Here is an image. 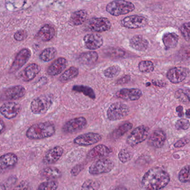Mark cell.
<instances>
[{
  "instance_id": "obj_1",
  "label": "cell",
  "mask_w": 190,
  "mask_h": 190,
  "mask_svg": "<svg viewBox=\"0 0 190 190\" xmlns=\"http://www.w3.org/2000/svg\"><path fill=\"white\" fill-rule=\"evenodd\" d=\"M170 181V175L166 171L160 167H153L144 175L142 185L146 190H160Z\"/></svg>"
},
{
  "instance_id": "obj_2",
  "label": "cell",
  "mask_w": 190,
  "mask_h": 190,
  "mask_svg": "<svg viewBox=\"0 0 190 190\" xmlns=\"http://www.w3.org/2000/svg\"><path fill=\"white\" fill-rule=\"evenodd\" d=\"M55 133L54 124L50 122L36 123L27 129L26 135L30 139L40 140L53 136Z\"/></svg>"
},
{
  "instance_id": "obj_3",
  "label": "cell",
  "mask_w": 190,
  "mask_h": 190,
  "mask_svg": "<svg viewBox=\"0 0 190 190\" xmlns=\"http://www.w3.org/2000/svg\"><path fill=\"white\" fill-rule=\"evenodd\" d=\"M54 100V96L51 94L41 95L31 102V111L34 114H44L53 105Z\"/></svg>"
},
{
  "instance_id": "obj_4",
  "label": "cell",
  "mask_w": 190,
  "mask_h": 190,
  "mask_svg": "<svg viewBox=\"0 0 190 190\" xmlns=\"http://www.w3.org/2000/svg\"><path fill=\"white\" fill-rule=\"evenodd\" d=\"M135 9L133 3L123 0L111 1L106 6V11L114 16L126 15L134 11Z\"/></svg>"
},
{
  "instance_id": "obj_5",
  "label": "cell",
  "mask_w": 190,
  "mask_h": 190,
  "mask_svg": "<svg viewBox=\"0 0 190 190\" xmlns=\"http://www.w3.org/2000/svg\"><path fill=\"white\" fill-rule=\"evenodd\" d=\"M129 113V109L127 105L122 103L116 102L110 105L107 111V115L109 120L114 121L126 118Z\"/></svg>"
},
{
  "instance_id": "obj_6",
  "label": "cell",
  "mask_w": 190,
  "mask_h": 190,
  "mask_svg": "<svg viewBox=\"0 0 190 190\" xmlns=\"http://www.w3.org/2000/svg\"><path fill=\"white\" fill-rule=\"evenodd\" d=\"M114 167L113 161L107 158H101L91 164L89 172L91 175H99L110 172Z\"/></svg>"
},
{
  "instance_id": "obj_7",
  "label": "cell",
  "mask_w": 190,
  "mask_h": 190,
  "mask_svg": "<svg viewBox=\"0 0 190 190\" xmlns=\"http://www.w3.org/2000/svg\"><path fill=\"white\" fill-rule=\"evenodd\" d=\"M149 129L145 126H140L133 130L127 138V144L131 146H135L144 142L148 137Z\"/></svg>"
},
{
  "instance_id": "obj_8",
  "label": "cell",
  "mask_w": 190,
  "mask_h": 190,
  "mask_svg": "<svg viewBox=\"0 0 190 190\" xmlns=\"http://www.w3.org/2000/svg\"><path fill=\"white\" fill-rule=\"evenodd\" d=\"M148 22V20L145 16L134 15L124 18L120 21V24L128 29H138L146 26Z\"/></svg>"
},
{
  "instance_id": "obj_9",
  "label": "cell",
  "mask_w": 190,
  "mask_h": 190,
  "mask_svg": "<svg viewBox=\"0 0 190 190\" xmlns=\"http://www.w3.org/2000/svg\"><path fill=\"white\" fill-rule=\"evenodd\" d=\"M87 120L84 117H77L67 121L63 127V131L66 133H74L84 128Z\"/></svg>"
},
{
  "instance_id": "obj_10",
  "label": "cell",
  "mask_w": 190,
  "mask_h": 190,
  "mask_svg": "<svg viewBox=\"0 0 190 190\" xmlns=\"http://www.w3.org/2000/svg\"><path fill=\"white\" fill-rule=\"evenodd\" d=\"M102 136L98 133L89 132L79 135L74 139V143L80 146H89L99 142Z\"/></svg>"
},
{
  "instance_id": "obj_11",
  "label": "cell",
  "mask_w": 190,
  "mask_h": 190,
  "mask_svg": "<svg viewBox=\"0 0 190 190\" xmlns=\"http://www.w3.org/2000/svg\"><path fill=\"white\" fill-rule=\"evenodd\" d=\"M111 21L105 18H94L88 23V27L94 32H104L111 29Z\"/></svg>"
},
{
  "instance_id": "obj_12",
  "label": "cell",
  "mask_w": 190,
  "mask_h": 190,
  "mask_svg": "<svg viewBox=\"0 0 190 190\" xmlns=\"http://www.w3.org/2000/svg\"><path fill=\"white\" fill-rule=\"evenodd\" d=\"M188 70L184 67H175L168 71L167 78L173 84H178L183 82L187 78Z\"/></svg>"
},
{
  "instance_id": "obj_13",
  "label": "cell",
  "mask_w": 190,
  "mask_h": 190,
  "mask_svg": "<svg viewBox=\"0 0 190 190\" xmlns=\"http://www.w3.org/2000/svg\"><path fill=\"white\" fill-rule=\"evenodd\" d=\"M31 55V53L29 49L25 48L20 50L16 56L10 71L11 73H15L19 70L21 67H23L29 61Z\"/></svg>"
},
{
  "instance_id": "obj_14",
  "label": "cell",
  "mask_w": 190,
  "mask_h": 190,
  "mask_svg": "<svg viewBox=\"0 0 190 190\" xmlns=\"http://www.w3.org/2000/svg\"><path fill=\"white\" fill-rule=\"evenodd\" d=\"M21 108V105L17 103H6L0 107V113L7 119H11L18 115Z\"/></svg>"
},
{
  "instance_id": "obj_15",
  "label": "cell",
  "mask_w": 190,
  "mask_h": 190,
  "mask_svg": "<svg viewBox=\"0 0 190 190\" xmlns=\"http://www.w3.org/2000/svg\"><path fill=\"white\" fill-rule=\"evenodd\" d=\"M116 97L125 100H137L142 96V92L137 88H124L118 91L115 93Z\"/></svg>"
},
{
  "instance_id": "obj_16",
  "label": "cell",
  "mask_w": 190,
  "mask_h": 190,
  "mask_svg": "<svg viewBox=\"0 0 190 190\" xmlns=\"http://www.w3.org/2000/svg\"><path fill=\"white\" fill-rule=\"evenodd\" d=\"M85 47L91 50H97L102 46L103 38L99 34H89L83 38Z\"/></svg>"
},
{
  "instance_id": "obj_17",
  "label": "cell",
  "mask_w": 190,
  "mask_h": 190,
  "mask_svg": "<svg viewBox=\"0 0 190 190\" xmlns=\"http://www.w3.org/2000/svg\"><path fill=\"white\" fill-rule=\"evenodd\" d=\"M165 132L161 129H157L150 135L148 144L151 147L155 148H160L164 146L166 140Z\"/></svg>"
},
{
  "instance_id": "obj_18",
  "label": "cell",
  "mask_w": 190,
  "mask_h": 190,
  "mask_svg": "<svg viewBox=\"0 0 190 190\" xmlns=\"http://www.w3.org/2000/svg\"><path fill=\"white\" fill-rule=\"evenodd\" d=\"M25 93L26 90L24 87L21 85H16L7 89L1 98L3 100H17L22 98Z\"/></svg>"
},
{
  "instance_id": "obj_19",
  "label": "cell",
  "mask_w": 190,
  "mask_h": 190,
  "mask_svg": "<svg viewBox=\"0 0 190 190\" xmlns=\"http://www.w3.org/2000/svg\"><path fill=\"white\" fill-rule=\"evenodd\" d=\"M41 70V67L37 64L32 63L27 65L18 76L24 82H30L35 78Z\"/></svg>"
},
{
  "instance_id": "obj_20",
  "label": "cell",
  "mask_w": 190,
  "mask_h": 190,
  "mask_svg": "<svg viewBox=\"0 0 190 190\" xmlns=\"http://www.w3.org/2000/svg\"><path fill=\"white\" fill-rule=\"evenodd\" d=\"M18 161V156L13 153H8L0 156V173L14 167Z\"/></svg>"
},
{
  "instance_id": "obj_21",
  "label": "cell",
  "mask_w": 190,
  "mask_h": 190,
  "mask_svg": "<svg viewBox=\"0 0 190 190\" xmlns=\"http://www.w3.org/2000/svg\"><path fill=\"white\" fill-rule=\"evenodd\" d=\"M67 63L66 59L64 58L57 59L47 68V73L50 76H56L63 71L67 67Z\"/></svg>"
},
{
  "instance_id": "obj_22",
  "label": "cell",
  "mask_w": 190,
  "mask_h": 190,
  "mask_svg": "<svg viewBox=\"0 0 190 190\" xmlns=\"http://www.w3.org/2000/svg\"><path fill=\"white\" fill-rule=\"evenodd\" d=\"M130 46L135 50L139 51H144L148 49L149 42L144 36L135 35L129 41Z\"/></svg>"
},
{
  "instance_id": "obj_23",
  "label": "cell",
  "mask_w": 190,
  "mask_h": 190,
  "mask_svg": "<svg viewBox=\"0 0 190 190\" xmlns=\"http://www.w3.org/2000/svg\"><path fill=\"white\" fill-rule=\"evenodd\" d=\"M64 150L60 146H56L50 149L44 156L43 162L47 164H55L62 157Z\"/></svg>"
},
{
  "instance_id": "obj_24",
  "label": "cell",
  "mask_w": 190,
  "mask_h": 190,
  "mask_svg": "<svg viewBox=\"0 0 190 190\" xmlns=\"http://www.w3.org/2000/svg\"><path fill=\"white\" fill-rule=\"evenodd\" d=\"M111 151L108 147L103 144H99L94 147L88 152V159H94L96 158H103L110 155Z\"/></svg>"
},
{
  "instance_id": "obj_25",
  "label": "cell",
  "mask_w": 190,
  "mask_h": 190,
  "mask_svg": "<svg viewBox=\"0 0 190 190\" xmlns=\"http://www.w3.org/2000/svg\"><path fill=\"white\" fill-rule=\"evenodd\" d=\"M179 35L175 32H167L164 34L162 41L166 49L169 50L175 48L179 42Z\"/></svg>"
},
{
  "instance_id": "obj_26",
  "label": "cell",
  "mask_w": 190,
  "mask_h": 190,
  "mask_svg": "<svg viewBox=\"0 0 190 190\" xmlns=\"http://www.w3.org/2000/svg\"><path fill=\"white\" fill-rule=\"evenodd\" d=\"M88 17V13L85 10H80L74 12L71 15L70 23L73 26H79L85 22Z\"/></svg>"
},
{
  "instance_id": "obj_27",
  "label": "cell",
  "mask_w": 190,
  "mask_h": 190,
  "mask_svg": "<svg viewBox=\"0 0 190 190\" xmlns=\"http://www.w3.org/2000/svg\"><path fill=\"white\" fill-rule=\"evenodd\" d=\"M55 30L50 25L46 24L42 27L38 33V37L42 41H49L54 38L55 35Z\"/></svg>"
},
{
  "instance_id": "obj_28",
  "label": "cell",
  "mask_w": 190,
  "mask_h": 190,
  "mask_svg": "<svg viewBox=\"0 0 190 190\" xmlns=\"http://www.w3.org/2000/svg\"><path fill=\"white\" fill-rule=\"evenodd\" d=\"M99 58L98 54L94 51H90L82 53L79 56V61L82 64L91 65L97 62Z\"/></svg>"
},
{
  "instance_id": "obj_29",
  "label": "cell",
  "mask_w": 190,
  "mask_h": 190,
  "mask_svg": "<svg viewBox=\"0 0 190 190\" xmlns=\"http://www.w3.org/2000/svg\"><path fill=\"white\" fill-rule=\"evenodd\" d=\"M41 175L49 180H55L61 177L62 172L55 167H47L41 171Z\"/></svg>"
},
{
  "instance_id": "obj_30",
  "label": "cell",
  "mask_w": 190,
  "mask_h": 190,
  "mask_svg": "<svg viewBox=\"0 0 190 190\" xmlns=\"http://www.w3.org/2000/svg\"><path fill=\"white\" fill-rule=\"evenodd\" d=\"M133 127V124L131 123H126L118 127L114 130L112 133V137L114 139H118L125 135L127 132L130 131Z\"/></svg>"
},
{
  "instance_id": "obj_31",
  "label": "cell",
  "mask_w": 190,
  "mask_h": 190,
  "mask_svg": "<svg viewBox=\"0 0 190 190\" xmlns=\"http://www.w3.org/2000/svg\"><path fill=\"white\" fill-rule=\"evenodd\" d=\"M79 74V70L75 67H71L60 77V80L62 82H66L76 78Z\"/></svg>"
},
{
  "instance_id": "obj_32",
  "label": "cell",
  "mask_w": 190,
  "mask_h": 190,
  "mask_svg": "<svg viewBox=\"0 0 190 190\" xmlns=\"http://www.w3.org/2000/svg\"><path fill=\"white\" fill-rule=\"evenodd\" d=\"M73 91L79 93H82L92 99H95V98H96V95L93 89L88 86L74 85L73 87Z\"/></svg>"
},
{
  "instance_id": "obj_33",
  "label": "cell",
  "mask_w": 190,
  "mask_h": 190,
  "mask_svg": "<svg viewBox=\"0 0 190 190\" xmlns=\"http://www.w3.org/2000/svg\"><path fill=\"white\" fill-rule=\"evenodd\" d=\"M56 55L57 51L54 47H48L41 52L40 55V58L43 62H50L55 58Z\"/></svg>"
},
{
  "instance_id": "obj_34",
  "label": "cell",
  "mask_w": 190,
  "mask_h": 190,
  "mask_svg": "<svg viewBox=\"0 0 190 190\" xmlns=\"http://www.w3.org/2000/svg\"><path fill=\"white\" fill-rule=\"evenodd\" d=\"M176 99L179 100L183 103H188L190 102V90L180 89L176 91L175 93Z\"/></svg>"
},
{
  "instance_id": "obj_35",
  "label": "cell",
  "mask_w": 190,
  "mask_h": 190,
  "mask_svg": "<svg viewBox=\"0 0 190 190\" xmlns=\"http://www.w3.org/2000/svg\"><path fill=\"white\" fill-rule=\"evenodd\" d=\"M138 68L141 73H149L154 70L155 65L151 61L144 60L139 63Z\"/></svg>"
},
{
  "instance_id": "obj_36",
  "label": "cell",
  "mask_w": 190,
  "mask_h": 190,
  "mask_svg": "<svg viewBox=\"0 0 190 190\" xmlns=\"http://www.w3.org/2000/svg\"><path fill=\"white\" fill-rule=\"evenodd\" d=\"M58 187V182L55 180H48L41 183L37 190H56Z\"/></svg>"
},
{
  "instance_id": "obj_37",
  "label": "cell",
  "mask_w": 190,
  "mask_h": 190,
  "mask_svg": "<svg viewBox=\"0 0 190 190\" xmlns=\"http://www.w3.org/2000/svg\"><path fill=\"white\" fill-rule=\"evenodd\" d=\"M121 69L118 65H113L106 69L104 71V75L108 78H113L120 73Z\"/></svg>"
},
{
  "instance_id": "obj_38",
  "label": "cell",
  "mask_w": 190,
  "mask_h": 190,
  "mask_svg": "<svg viewBox=\"0 0 190 190\" xmlns=\"http://www.w3.org/2000/svg\"><path fill=\"white\" fill-rule=\"evenodd\" d=\"M99 187V182L94 180H88L83 183L82 190H98Z\"/></svg>"
},
{
  "instance_id": "obj_39",
  "label": "cell",
  "mask_w": 190,
  "mask_h": 190,
  "mask_svg": "<svg viewBox=\"0 0 190 190\" xmlns=\"http://www.w3.org/2000/svg\"><path fill=\"white\" fill-rule=\"evenodd\" d=\"M190 167L188 165L182 168L179 174V180L182 183H186L190 181Z\"/></svg>"
},
{
  "instance_id": "obj_40",
  "label": "cell",
  "mask_w": 190,
  "mask_h": 190,
  "mask_svg": "<svg viewBox=\"0 0 190 190\" xmlns=\"http://www.w3.org/2000/svg\"><path fill=\"white\" fill-rule=\"evenodd\" d=\"M132 152L127 149H121L118 154V158L119 161L123 164H125L130 161L132 158Z\"/></svg>"
},
{
  "instance_id": "obj_41",
  "label": "cell",
  "mask_w": 190,
  "mask_h": 190,
  "mask_svg": "<svg viewBox=\"0 0 190 190\" xmlns=\"http://www.w3.org/2000/svg\"><path fill=\"white\" fill-rule=\"evenodd\" d=\"M175 127L178 130H187L190 127V122L186 119H180L176 122Z\"/></svg>"
},
{
  "instance_id": "obj_42",
  "label": "cell",
  "mask_w": 190,
  "mask_h": 190,
  "mask_svg": "<svg viewBox=\"0 0 190 190\" xmlns=\"http://www.w3.org/2000/svg\"><path fill=\"white\" fill-rule=\"evenodd\" d=\"M190 23L189 22L184 23L180 28L182 35L187 41L190 40Z\"/></svg>"
},
{
  "instance_id": "obj_43",
  "label": "cell",
  "mask_w": 190,
  "mask_h": 190,
  "mask_svg": "<svg viewBox=\"0 0 190 190\" xmlns=\"http://www.w3.org/2000/svg\"><path fill=\"white\" fill-rule=\"evenodd\" d=\"M27 36V34L25 30H18L15 32L14 34V38L16 41H22L26 39Z\"/></svg>"
},
{
  "instance_id": "obj_44",
  "label": "cell",
  "mask_w": 190,
  "mask_h": 190,
  "mask_svg": "<svg viewBox=\"0 0 190 190\" xmlns=\"http://www.w3.org/2000/svg\"><path fill=\"white\" fill-rule=\"evenodd\" d=\"M84 166L82 164H79L75 166L71 170V174L73 176H77L83 170Z\"/></svg>"
},
{
  "instance_id": "obj_45",
  "label": "cell",
  "mask_w": 190,
  "mask_h": 190,
  "mask_svg": "<svg viewBox=\"0 0 190 190\" xmlns=\"http://www.w3.org/2000/svg\"><path fill=\"white\" fill-rule=\"evenodd\" d=\"M189 143V139L187 138H184L176 142L174 144V147L175 148H181L186 146L187 144Z\"/></svg>"
},
{
  "instance_id": "obj_46",
  "label": "cell",
  "mask_w": 190,
  "mask_h": 190,
  "mask_svg": "<svg viewBox=\"0 0 190 190\" xmlns=\"http://www.w3.org/2000/svg\"><path fill=\"white\" fill-rule=\"evenodd\" d=\"M130 80H131V76L127 75L122 77L120 79H118L117 80L116 84L118 85H122V84H126V83H128L130 81Z\"/></svg>"
},
{
  "instance_id": "obj_47",
  "label": "cell",
  "mask_w": 190,
  "mask_h": 190,
  "mask_svg": "<svg viewBox=\"0 0 190 190\" xmlns=\"http://www.w3.org/2000/svg\"><path fill=\"white\" fill-rule=\"evenodd\" d=\"M28 186V184L26 182L22 181L13 190H27Z\"/></svg>"
},
{
  "instance_id": "obj_48",
  "label": "cell",
  "mask_w": 190,
  "mask_h": 190,
  "mask_svg": "<svg viewBox=\"0 0 190 190\" xmlns=\"http://www.w3.org/2000/svg\"><path fill=\"white\" fill-rule=\"evenodd\" d=\"M176 111H177V113H178L179 117H182L184 116V109H183V107H182V106H181V105H180V106L177 107V108H176Z\"/></svg>"
},
{
  "instance_id": "obj_49",
  "label": "cell",
  "mask_w": 190,
  "mask_h": 190,
  "mask_svg": "<svg viewBox=\"0 0 190 190\" xmlns=\"http://www.w3.org/2000/svg\"><path fill=\"white\" fill-rule=\"evenodd\" d=\"M5 129V124L3 122V120L0 119V135L3 133Z\"/></svg>"
},
{
  "instance_id": "obj_50",
  "label": "cell",
  "mask_w": 190,
  "mask_h": 190,
  "mask_svg": "<svg viewBox=\"0 0 190 190\" xmlns=\"http://www.w3.org/2000/svg\"><path fill=\"white\" fill-rule=\"evenodd\" d=\"M113 190H128V189L123 186H119V187H116Z\"/></svg>"
},
{
  "instance_id": "obj_51",
  "label": "cell",
  "mask_w": 190,
  "mask_h": 190,
  "mask_svg": "<svg viewBox=\"0 0 190 190\" xmlns=\"http://www.w3.org/2000/svg\"><path fill=\"white\" fill-rule=\"evenodd\" d=\"M190 109H188L186 111V115L188 118H190Z\"/></svg>"
}]
</instances>
